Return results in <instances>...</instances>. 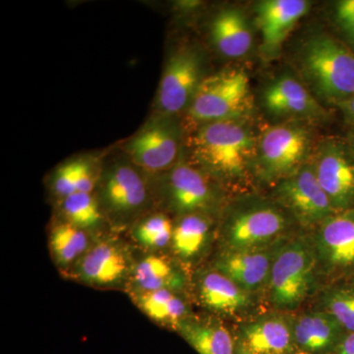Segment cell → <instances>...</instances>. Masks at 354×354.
Here are the masks:
<instances>
[{"label": "cell", "mask_w": 354, "mask_h": 354, "mask_svg": "<svg viewBox=\"0 0 354 354\" xmlns=\"http://www.w3.org/2000/svg\"><path fill=\"white\" fill-rule=\"evenodd\" d=\"M250 106V81L241 69H227L203 79L189 106V115L206 123L237 120Z\"/></svg>", "instance_id": "cell-4"}, {"label": "cell", "mask_w": 354, "mask_h": 354, "mask_svg": "<svg viewBox=\"0 0 354 354\" xmlns=\"http://www.w3.org/2000/svg\"><path fill=\"white\" fill-rule=\"evenodd\" d=\"M351 152L353 153L354 155V130L353 134H351Z\"/></svg>", "instance_id": "cell-35"}, {"label": "cell", "mask_w": 354, "mask_h": 354, "mask_svg": "<svg viewBox=\"0 0 354 354\" xmlns=\"http://www.w3.org/2000/svg\"><path fill=\"white\" fill-rule=\"evenodd\" d=\"M337 106L341 109L344 118H346L349 122L354 124V97L346 100V101L339 102Z\"/></svg>", "instance_id": "cell-33"}, {"label": "cell", "mask_w": 354, "mask_h": 354, "mask_svg": "<svg viewBox=\"0 0 354 354\" xmlns=\"http://www.w3.org/2000/svg\"><path fill=\"white\" fill-rule=\"evenodd\" d=\"M201 78V60L196 51L183 48L174 53L162 73L158 106L162 113L174 114L190 106Z\"/></svg>", "instance_id": "cell-8"}, {"label": "cell", "mask_w": 354, "mask_h": 354, "mask_svg": "<svg viewBox=\"0 0 354 354\" xmlns=\"http://www.w3.org/2000/svg\"><path fill=\"white\" fill-rule=\"evenodd\" d=\"M348 333L328 312L312 311L292 320L295 354H334Z\"/></svg>", "instance_id": "cell-16"}, {"label": "cell", "mask_w": 354, "mask_h": 354, "mask_svg": "<svg viewBox=\"0 0 354 354\" xmlns=\"http://www.w3.org/2000/svg\"><path fill=\"white\" fill-rule=\"evenodd\" d=\"M174 228L169 216L158 214L142 221L133 230V237L144 248L160 250L171 245Z\"/></svg>", "instance_id": "cell-28"}, {"label": "cell", "mask_w": 354, "mask_h": 354, "mask_svg": "<svg viewBox=\"0 0 354 354\" xmlns=\"http://www.w3.org/2000/svg\"><path fill=\"white\" fill-rule=\"evenodd\" d=\"M235 354H251V353H249L248 351H245V349L241 348V346H237V344H236V351H235Z\"/></svg>", "instance_id": "cell-34"}, {"label": "cell", "mask_w": 354, "mask_h": 354, "mask_svg": "<svg viewBox=\"0 0 354 354\" xmlns=\"http://www.w3.org/2000/svg\"><path fill=\"white\" fill-rule=\"evenodd\" d=\"M146 184L138 172L127 165L111 169L104 183V198L109 209L120 215H129L147 201Z\"/></svg>", "instance_id": "cell-20"}, {"label": "cell", "mask_w": 354, "mask_h": 354, "mask_svg": "<svg viewBox=\"0 0 354 354\" xmlns=\"http://www.w3.org/2000/svg\"><path fill=\"white\" fill-rule=\"evenodd\" d=\"M317 180L335 212L354 209V155L342 144L322 147L314 165Z\"/></svg>", "instance_id": "cell-9"}, {"label": "cell", "mask_w": 354, "mask_h": 354, "mask_svg": "<svg viewBox=\"0 0 354 354\" xmlns=\"http://www.w3.org/2000/svg\"><path fill=\"white\" fill-rule=\"evenodd\" d=\"M133 162L142 169L160 171L174 164L179 149L178 129L169 120L147 124L127 144Z\"/></svg>", "instance_id": "cell-12"}, {"label": "cell", "mask_w": 354, "mask_h": 354, "mask_svg": "<svg viewBox=\"0 0 354 354\" xmlns=\"http://www.w3.org/2000/svg\"><path fill=\"white\" fill-rule=\"evenodd\" d=\"M62 211L67 223L85 232L97 227L102 218L99 205L91 193H75L64 198Z\"/></svg>", "instance_id": "cell-27"}, {"label": "cell", "mask_w": 354, "mask_h": 354, "mask_svg": "<svg viewBox=\"0 0 354 354\" xmlns=\"http://www.w3.org/2000/svg\"><path fill=\"white\" fill-rule=\"evenodd\" d=\"M335 21L349 48L354 50V0H341L335 4Z\"/></svg>", "instance_id": "cell-31"}, {"label": "cell", "mask_w": 354, "mask_h": 354, "mask_svg": "<svg viewBox=\"0 0 354 354\" xmlns=\"http://www.w3.org/2000/svg\"><path fill=\"white\" fill-rule=\"evenodd\" d=\"M317 262L315 250L304 239L281 244L267 285L274 308L290 311L304 304L313 288Z\"/></svg>", "instance_id": "cell-3"}, {"label": "cell", "mask_w": 354, "mask_h": 354, "mask_svg": "<svg viewBox=\"0 0 354 354\" xmlns=\"http://www.w3.org/2000/svg\"><path fill=\"white\" fill-rule=\"evenodd\" d=\"M323 308L346 333H354V285L337 286L328 290L323 295Z\"/></svg>", "instance_id": "cell-29"}, {"label": "cell", "mask_w": 354, "mask_h": 354, "mask_svg": "<svg viewBox=\"0 0 354 354\" xmlns=\"http://www.w3.org/2000/svg\"><path fill=\"white\" fill-rule=\"evenodd\" d=\"M133 265L127 249L118 242L104 239L95 242L77 262V278L97 288H115L131 274Z\"/></svg>", "instance_id": "cell-10"}, {"label": "cell", "mask_w": 354, "mask_h": 354, "mask_svg": "<svg viewBox=\"0 0 354 354\" xmlns=\"http://www.w3.org/2000/svg\"><path fill=\"white\" fill-rule=\"evenodd\" d=\"M310 137L304 127L281 124L268 128L261 137L258 164L265 180L286 178L302 167Z\"/></svg>", "instance_id": "cell-5"}, {"label": "cell", "mask_w": 354, "mask_h": 354, "mask_svg": "<svg viewBox=\"0 0 354 354\" xmlns=\"http://www.w3.org/2000/svg\"><path fill=\"white\" fill-rule=\"evenodd\" d=\"M195 290L200 304L220 315H239L252 305L251 293L216 269L199 272Z\"/></svg>", "instance_id": "cell-17"}, {"label": "cell", "mask_w": 354, "mask_h": 354, "mask_svg": "<svg viewBox=\"0 0 354 354\" xmlns=\"http://www.w3.org/2000/svg\"><path fill=\"white\" fill-rule=\"evenodd\" d=\"M315 254L326 271L335 274L354 269V209L335 212L321 223Z\"/></svg>", "instance_id": "cell-11"}, {"label": "cell", "mask_w": 354, "mask_h": 354, "mask_svg": "<svg viewBox=\"0 0 354 354\" xmlns=\"http://www.w3.org/2000/svg\"><path fill=\"white\" fill-rule=\"evenodd\" d=\"M234 335L237 346L251 354H295L292 320L286 316H265L241 324Z\"/></svg>", "instance_id": "cell-15"}, {"label": "cell", "mask_w": 354, "mask_h": 354, "mask_svg": "<svg viewBox=\"0 0 354 354\" xmlns=\"http://www.w3.org/2000/svg\"><path fill=\"white\" fill-rule=\"evenodd\" d=\"M263 102L269 113L281 118H319L324 114L308 88L288 75L279 77L266 88Z\"/></svg>", "instance_id": "cell-18"}, {"label": "cell", "mask_w": 354, "mask_h": 354, "mask_svg": "<svg viewBox=\"0 0 354 354\" xmlns=\"http://www.w3.org/2000/svg\"><path fill=\"white\" fill-rule=\"evenodd\" d=\"M90 247L87 232L68 223L58 225L51 230V255L62 267L77 264Z\"/></svg>", "instance_id": "cell-26"}, {"label": "cell", "mask_w": 354, "mask_h": 354, "mask_svg": "<svg viewBox=\"0 0 354 354\" xmlns=\"http://www.w3.org/2000/svg\"><path fill=\"white\" fill-rule=\"evenodd\" d=\"M305 0H265L256 6L257 23L262 37V50L274 57L295 26L308 12Z\"/></svg>", "instance_id": "cell-14"}, {"label": "cell", "mask_w": 354, "mask_h": 354, "mask_svg": "<svg viewBox=\"0 0 354 354\" xmlns=\"http://www.w3.org/2000/svg\"><path fill=\"white\" fill-rule=\"evenodd\" d=\"M334 354H354V333L344 335Z\"/></svg>", "instance_id": "cell-32"}, {"label": "cell", "mask_w": 354, "mask_h": 354, "mask_svg": "<svg viewBox=\"0 0 354 354\" xmlns=\"http://www.w3.org/2000/svg\"><path fill=\"white\" fill-rule=\"evenodd\" d=\"M172 206L183 216L201 214L212 206L213 191L201 172L188 165L174 167L169 176Z\"/></svg>", "instance_id": "cell-19"}, {"label": "cell", "mask_w": 354, "mask_h": 354, "mask_svg": "<svg viewBox=\"0 0 354 354\" xmlns=\"http://www.w3.org/2000/svg\"><path fill=\"white\" fill-rule=\"evenodd\" d=\"M176 332L198 354H235V335L225 324L213 319L190 317Z\"/></svg>", "instance_id": "cell-23"}, {"label": "cell", "mask_w": 354, "mask_h": 354, "mask_svg": "<svg viewBox=\"0 0 354 354\" xmlns=\"http://www.w3.org/2000/svg\"><path fill=\"white\" fill-rule=\"evenodd\" d=\"M195 155L205 167L227 178L245 174L255 153L251 132L237 120L203 124L194 138Z\"/></svg>", "instance_id": "cell-2"}, {"label": "cell", "mask_w": 354, "mask_h": 354, "mask_svg": "<svg viewBox=\"0 0 354 354\" xmlns=\"http://www.w3.org/2000/svg\"><path fill=\"white\" fill-rule=\"evenodd\" d=\"M130 279L133 290L138 291L169 290L181 292L186 286L183 270L160 254L147 255L133 265Z\"/></svg>", "instance_id": "cell-22"}, {"label": "cell", "mask_w": 354, "mask_h": 354, "mask_svg": "<svg viewBox=\"0 0 354 354\" xmlns=\"http://www.w3.org/2000/svg\"><path fill=\"white\" fill-rule=\"evenodd\" d=\"M211 223L202 214L184 216L174 225L171 249L184 262H193L208 246Z\"/></svg>", "instance_id": "cell-25"}, {"label": "cell", "mask_w": 354, "mask_h": 354, "mask_svg": "<svg viewBox=\"0 0 354 354\" xmlns=\"http://www.w3.org/2000/svg\"><path fill=\"white\" fill-rule=\"evenodd\" d=\"M288 227L283 213L271 205H256L239 209L230 216L225 232L227 250L265 248L277 243Z\"/></svg>", "instance_id": "cell-6"}, {"label": "cell", "mask_w": 354, "mask_h": 354, "mask_svg": "<svg viewBox=\"0 0 354 354\" xmlns=\"http://www.w3.org/2000/svg\"><path fill=\"white\" fill-rule=\"evenodd\" d=\"M276 196L304 227L321 225L335 211L317 180L313 167L302 165L286 177L276 189Z\"/></svg>", "instance_id": "cell-7"}, {"label": "cell", "mask_w": 354, "mask_h": 354, "mask_svg": "<svg viewBox=\"0 0 354 354\" xmlns=\"http://www.w3.org/2000/svg\"><path fill=\"white\" fill-rule=\"evenodd\" d=\"M80 160L67 162L57 169L53 178V189L58 196L66 198L77 192Z\"/></svg>", "instance_id": "cell-30"}, {"label": "cell", "mask_w": 354, "mask_h": 354, "mask_svg": "<svg viewBox=\"0 0 354 354\" xmlns=\"http://www.w3.org/2000/svg\"><path fill=\"white\" fill-rule=\"evenodd\" d=\"M283 243L252 250H225L216 259L214 269L223 272L247 292H255L268 285L274 256Z\"/></svg>", "instance_id": "cell-13"}, {"label": "cell", "mask_w": 354, "mask_h": 354, "mask_svg": "<svg viewBox=\"0 0 354 354\" xmlns=\"http://www.w3.org/2000/svg\"><path fill=\"white\" fill-rule=\"evenodd\" d=\"M305 80L318 97L337 104L354 97V51L327 34L307 39L299 53Z\"/></svg>", "instance_id": "cell-1"}, {"label": "cell", "mask_w": 354, "mask_h": 354, "mask_svg": "<svg viewBox=\"0 0 354 354\" xmlns=\"http://www.w3.org/2000/svg\"><path fill=\"white\" fill-rule=\"evenodd\" d=\"M211 36L216 50L230 58L244 57L253 44V35L245 14L236 8L220 11L211 26Z\"/></svg>", "instance_id": "cell-21"}, {"label": "cell", "mask_w": 354, "mask_h": 354, "mask_svg": "<svg viewBox=\"0 0 354 354\" xmlns=\"http://www.w3.org/2000/svg\"><path fill=\"white\" fill-rule=\"evenodd\" d=\"M134 304L151 320L165 327L177 330L181 323L190 318V308L180 292L169 290H132Z\"/></svg>", "instance_id": "cell-24"}]
</instances>
